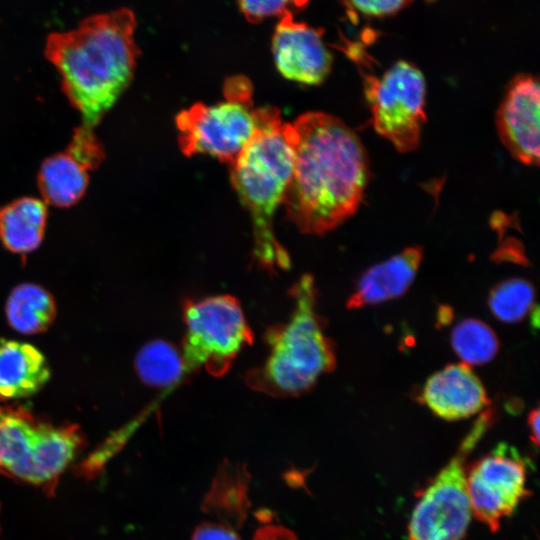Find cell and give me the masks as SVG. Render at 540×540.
Instances as JSON below:
<instances>
[{
    "label": "cell",
    "mask_w": 540,
    "mask_h": 540,
    "mask_svg": "<svg viewBox=\"0 0 540 540\" xmlns=\"http://www.w3.org/2000/svg\"><path fill=\"white\" fill-rule=\"evenodd\" d=\"M293 171L282 205L303 233L324 234L358 209L368 180V158L357 134L339 118L307 112L287 123Z\"/></svg>",
    "instance_id": "cell-1"
},
{
    "label": "cell",
    "mask_w": 540,
    "mask_h": 540,
    "mask_svg": "<svg viewBox=\"0 0 540 540\" xmlns=\"http://www.w3.org/2000/svg\"><path fill=\"white\" fill-rule=\"evenodd\" d=\"M136 19L127 8L85 19L75 30L53 33L45 54L57 68L62 88L84 125L99 123L130 84L140 50Z\"/></svg>",
    "instance_id": "cell-2"
},
{
    "label": "cell",
    "mask_w": 540,
    "mask_h": 540,
    "mask_svg": "<svg viewBox=\"0 0 540 540\" xmlns=\"http://www.w3.org/2000/svg\"><path fill=\"white\" fill-rule=\"evenodd\" d=\"M286 124L276 107H260L255 135L228 165L232 185L251 216L253 258L268 271L290 264L273 230L274 213L293 171L294 151Z\"/></svg>",
    "instance_id": "cell-3"
},
{
    "label": "cell",
    "mask_w": 540,
    "mask_h": 540,
    "mask_svg": "<svg viewBox=\"0 0 540 540\" xmlns=\"http://www.w3.org/2000/svg\"><path fill=\"white\" fill-rule=\"evenodd\" d=\"M289 293L294 302L290 317L266 330L267 355L245 375L248 387L273 397L301 395L336 366L335 347L317 311L313 277L303 275Z\"/></svg>",
    "instance_id": "cell-4"
},
{
    "label": "cell",
    "mask_w": 540,
    "mask_h": 540,
    "mask_svg": "<svg viewBox=\"0 0 540 540\" xmlns=\"http://www.w3.org/2000/svg\"><path fill=\"white\" fill-rule=\"evenodd\" d=\"M84 443L75 424L54 425L23 407L0 406V473L53 492Z\"/></svg>",
    "instance_id": "cell-5"
},
{
    "label": "cell",
    "mask_w": 540,
    "mask_h": 540,
    "mask_svg": "<svg viewBox=\"0 0 540 540\" xmlns=\"http://www.w3.org/2000/svg\"><path fill=\"white\" fill-rule=\"evenodd\" d=\"M224 99L212 105L195 103L176 117L178 142L188 157L207 154L231 164L260 125V107L253 105V88L244 76H233L223 87Z\"/></svg>",
    "instance_id": "cell-6"
},
{
    "label": "cell",
    "mask_w": 540,
    "mask_h": 540,
    "mask_svg": "<svg viewBox=\"0 0 540 540\" xmlns=\"http://www.w3.org/2000/svg\"><path fill=\"white\" fill-rule=\"evenodd\" d=\"M181 353L187 374L204 369L220 377L253 342V332L239 301L230 295L187 300Z\"/></svg>",
    "instance_id": "cell-7"
},
{
    "label": "cell",
    "mask_w": 540,
    "mask_h": 540,
    "mask_svg": "<svg viewBox=\"0 0 540 540\" xmlns=\"http://www.w3.org/2000/svg\"><path fill=\"white\" fill-rule=\"evenodd\" d=\"M492 409L483 411L458 451L420 493L409 523V540H462L472 511L466 461L492 424Z\"/></svg>",
    "instance_id": "cell-8"
},
{
    "label": "cell",
    "mask_w": 540,
    "mask_h": 540,
    "mask_svg": "<svg viewBox=\"0 0 540 540\" xmlns=\"http://www.w3.org/2000/svg\"><path fill=\"white\" fill-rule=\"evenodd\" d=\"M364 90L376 132L399 152L416 149L426 120V81L422 72L401 60L382 76L367 77Z\"/></svg>",
    "instance_id": "cell-9"
},
{
    "label": "cell",
    "mask_w": 540,
    "mask_h": 540,
    "mask_svg": "<svg viewBox=\"0 0 540 540\" xmlns=\"http://www.w3.org/2000/svg\"><path fill=\"white\" fill-rule=\"evenodd\" d=\"M525 460L508 444L497 447L467 470V490L472 514L496 532L529 494Z\"/></svg>",
    "instance_id": "cell-10"
},
{
    "label": "cell",
    "mask_w": 540,
    "mask_h": 540,
    "mask_svg": "<svg viewBox=\"0 0 540 540\" xmlns=\"http://www.w3.org/2000/svg\"><path fill=\"white\" fill-rule=\"evenodd\" d=\"M539 81L529 74L514 77L496 113L501 142L526 165L539 164Z\"/></svg>",
    "instance_id": "cell-11"
},
{
    "label": "cell",
    "mask_w": 540,
    "mask_h": 540,
    "mask_svg": "<svg viewBox=\"0 0 540 540\" xmlns=\"http://www.w3.org/2000/svg\"><path fill=\"white\" fill-rule=\"evenodd\" d=\"M323 29L297 22L293 14L281 16L272 38V53L285 78L317 85L328 76L332 55L323 41Z\"/></svg>",
    "instance_id": "cell-12"
},
{
    "label": "cell",
    "mask_w": 540,
    "mask_h": 540,
    "mask_svg": "<svg viewBox=\"0 0 540 540\" xmlns=\"http://www.w3.org/2000/svg\"><path fill=\"white\" fill-rule=\"evenodd\" d=\"M418 398L436 416L449 421L471 417L489 403L482 382L464 363L447 365L430 376Z\"/></svg>",
    "instance_id": "cell-13"
},
{
    "label": "cell",
    "mask_w": 540,
    "mask_h": 540,
    "mask_svg": "<svg viewBox=\"0 0 540 540\" xmlns=\"http://www.w3.org/2000/svg\"><path fill=\"white\" fill-rule=\"evenodd\" d=\"M422 258V247L411 246L372 266L358 279L347 308L376 305L401 296L414 281Z\"/></svg>",
    "instance_id": "cell-14"
},
{
    "label": "cell",
    "mask_w": 540,
    "mask_h": 540,
    "mask_svg": "<svg viewBox=\"0 0 540 540\" xmlns=\"http://www.w3.org/2000/svg\"><path fill=\"white\" fill-rule=\"evenodd\" d=\"M49 378L48 362L36 347L14 340L0 341V400L31 396Z\"/></svg>",
    "instance_id": "cell-15"
},
{
    "label": "cell",
    "mask_w": 540,
    "mask_h": 540,
    "mask_svg": "<svg viewBox=\"0 0 540 540\" xmlns=\"http://www.w3.org/2000/svg\"><path fill=\"white\" fill-rule=\"evenodd\" d=\"M250 475L243 465L223 462L203 501L205 513L215 515L224 525L240 526L249 508Z\"/></svg>",
    "instance_id": "cell-16"
},
{
    "label": "cell",
    "mask_w": 540,
    "mask_h": 540,
    "mask_svg": "<svg viewBox=\"0 0 540 540\" xmlns=\"http://www.w3.org/2000/svg\"><path fill=\"white\" fill-rule=\"evenodd\" d=\"M47 220L46 203L23 197L0 210V239L14 253L34 251L42 242Z\"/></svg>",
    "instance_id": "cell-17"
},
{
    "label": "cell",
    "mask_w": 540,
    "mask_h": 540,
    "mask_svg": "<svg viewBox=\"0 0 540 540\" xmlns=\"http://www.w3.org/2000/svg\"><path fill=\"white\" fill-rule=\"evenodd\" d=\"M90 169L69 151L47 158L38 174L44 199L57 207H69L84 195Z\"/></svg>",
    "instance_id": "cell-18"
},
{
    "label": "cell",
    "mask_w": 540,
    "mask_h": 540,
    "mask_svg": "<svg viewBox=\"0 0 540 540\" xmlns=\"http://www.w3.org/2000/svg\"><path fill=\"white\" fill-rule=\"evenodd\" d=\"M9 324L23 334L45 331L56 316V305L52 295L44 288L25 283L15 287L6 303Z\"/></svg>",
    "instance_id": "cell-19"
},
{
    "label": "cell",
    "mask_w": 540,
    "mask_h": 540,
    "mask_svg": "<svg viewBox=\"0 0 540 540\" xmlns=\"http://www.w3.org/2000/svg\"><path fill=\"white\" fill-rule=\"evenodd\" d=\"M136 372L145 384L172 388L188 375L181 350L163 340L143 346L135 358Z\"/></svg>",
    "instance_id": "cell-20"
},
{
    "label": "cell",
    "mask_w": 540,
    "mask_h": 540,
    "mask_svg": "<svg viewBox=\"0 0 540 540\" xmlns=\"http://www.w3.org/2000/svg\"><path fill=\"white\" fill-rule=\"evenodd\" d=\"M451 344L468 366L488 363L499 351V340L493 329L474 318L464 319L454 327Z\"/></svg>",
    "instance_id": "cell-21"
},
{
    "label": "cell",
    "mask_w": 540,
    "mask_h": 540,
    "mask_svg": "<svg viewBox=\"0 0 540 540\" xmlns=\"http://www.w3.org/2000/svg\"><path fill=\"white\" fill-rule=\"evenodd\" d=\"M533 285L521 278H511L495 285L488 297V306L499 321L517 323L533 314L535 307Z\"/></svg>",
    "instance_id": "cell-22"
},
{
    "label": "cell",
    "mask_w": 540,
    "mask_h": 540,
    "mask_svg": "<svg viewBox=\"0 0 540 540\" xmlns=\"http://www.w3.org/2000/svg\"><path fill=\"white\" fill-rule=\"evenodd\" d=\"M241 12L252 23L272 16L293 14L304 8L309 0H237Z\"/></svg>",
    "instance_id": "cell-23"
},
{
    "label": "cell",
    "mask_w": 540,
    "mask_h": 540,
    "mask_svg": "<svg viewBox=\"0 0 540 540\" xmlns=\"http://www.w3.org/2000/svg\"><path fill=\"white\" fill-rule=\"evenodd\" d=\"M412 0H345L352 12H357L368 17H385L393 15Z\"/></svg>",
    "instance_id": "cell-24"
},
{
    "label": "cell",
    "mask_w": 540,
    "mask_h": 540,
    "mask_svg": "<svg viewBox=\"0 0 540 540\" xmlns=\"http://www.w3.org/2000/svg\"><path fill=\"white\" fill-rule=\"evenodd\" d=\"M192 540H240L235 530L216 522H204L196 527Z\"/></svg>",
    "instance_id": "cell-25"
},
{
    "label": "cell",
    "mask_w": 540,
    "mask_h": 540,
    "mask_svg": "<svg viewBox=\"0 0 540 540\" xmlns=\"http://www.w3.org/2000/svg\"><path fill=\"white\" fill-rule=\"evenodd\" d=\"M253 540H297L295 534L280 525H265L260 527Z\"/></svg>",
    "instance_id": "cell-26"
},
{
    "label": "cell",
    "mask_w": 540,
    "mask_h": 540,
    "mask_svg": "<svg viewBox=\"0 0 540 540\" xmlns=\"http://www.w3.org/2000/svg\"><path fill=\"white\" fill-rule=\"evenodd\" d=\"M530 439L535 446L539 444V409H533L528 416Z\"/></svg>",
    "instance_id": "cell-27"
}]
</instances>
